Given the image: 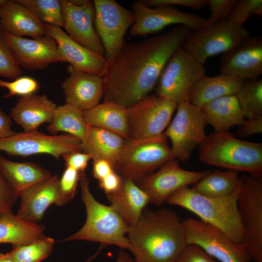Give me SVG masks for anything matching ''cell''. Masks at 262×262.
Returning a JSON list of instances; mask_svg holds the SVG:
<instances>
[{"label": "cell", "instance_id": "6da1fadb", "mask_svg": "<svg viewBox=\"0 0 262 262\" xmlns=\"http://www.w3.org/2000/svg\"><path fill=\"white\" fill-rule=\"evenodd\" d=\"M191 31L180 25L141 41L125 43L102 77L103 102L127 109L149 95L166 64Z\"/></svg>", "mask_w": 262, "mask_h": 262}, {"label": "cell", "instance_id": "7a4b0ae2", "mask_svg": "<svg viewBox=\"0 0 262 262\" xmlns=\"http://www.w3.org/2000/svg\"><path fill=\"white\" fill-rule=\"evenodd\" d=\"M127 237L135 262H174L187 245L182 221L165 208H146Z\"/></svg>", "mask_w": 262, "mask_h": 262}, {"label": "cell", "instance_id": "3957f363", "mask_svg": "<svg viewBox=\"0 0 262 262\" xmlns=\"http://www.w3.org/2000/svg\"><path fill=\"white\" fill-rule=\"evenodd\" d=\"M243 181L231 194L227 196H204L186 186L171 194L165 203L182 207L193 213L199 219L219 228L235 242L244 246V232L237 206Z\"/></svg>", "mask_w": 262, "mask_h": 262}, {"label": "cell", "instance_id": "277c9868", "mask_svg": "<svg viewBox=\"0 0 262 262\" xmlns=\"http://www.w3.org/2000/svg\"><path fill=\"white\" fill-rule=\"evenodd\" d=\"M80 181L82 200L86 211V221L79 231L63 241L85 240L98 242L105 246L115 245L120 249L130 250L127 237L130 226L111 205L96 200L90 190L85 174Z\"/></svg>", "mask_w": 262, "mask_h": 262}, {"label": "cell", "instance_id": "5b68a950", "mask_svg": "<svg viewBox=\"0 0 262 262\" xmlns=\"http://www.w3.org/2000/svg\"><path fill=\"white\" fill-rule=\"evenodd\" d=\"M198 158L209 165L262 175V143L237 138L229 131L206 135L199 145Z\"/></svg>", "mask_w": 262, "mask_h": 262}, {"label": "cell", "instance_id": "8992f818", "mask_svg": "<svg viewBox=\"0 0 262 262\" xmlns=\"http://www.w3.org/2000/svg\"><path fill=\"white\" fill-rule=\"evenodd\" d=\"M174 158L164 133L150 138L128 139L125 141L115 170L122 178L137 184Z\"/></svg>", "mask_w": 262, "mask_h": 262}, {"label": "cell", "instance_id": "52a82bcc", "mask_svg": "<svg viewBox=\"0 0 262 262\" xmlns=\"http://www.w3.org/2000/svg\"><path fill=\"white\" fill-rule=\"evenodd\" d=\"M248 36L243 26L226 19L191 31L182 47L204 65L209 58L231 50Z\"/></svg>", "mask_w": 262, "mask_h": 262}, {"label": "cell", "instance_id": "ba28073f", "mask_svg": "<svg viewBox=\"0 0 262 262\" xmlns=\"http://www.w3.org/2000/svg\"><path fill=\"white\" fill-rule=\"evenodd\" d=\"M205 75L204 65L181 47L163 70L155 88V94L177 104L188 101L192 87Z\"/></svg>", "mask_w": 262, "mask_h": 262}, {"label": "cell", "instance_id": "9c48e42d", "mask_svg": "<svg viewBox=\"0 0 262 262\" xmlns=\"http://www.w3.org/2000/svg\"><path fill=\"white\" fill-rule=\"evenodd\" d=\"M237 206L244 247L252 260L262 262V175L245 176Z\"/></svg>", "mask_w": 262, "mask_h": 262}, {"label": "cell", "instance_id": "30bf717a", "mask_svg": "<svg viewBox=\"0 0 262 262\" xmlns=\"http://www.w3.org/2000/svg\"><path fill=\"white\" fill-rule=\"evenodd\" d=\"M208 124L201 108L188 101L178 104L175 115L164 132L171 142L173 156L186 162L193 149L205 139Z\"/></svg>", "mask_w": 262, "mask_h": 262}, {"label": "cell", "instance_id": "8fae6325", "mask_svg": "<svg viewBox=\"0 0 262 262\" xmlns=\"http://www.w3.org/2000/svg\"><path fill=\"white\" fill-rule=\"evenodd\" d=\"M187 245L200 247L219 262H250L244 246L235 242L219 228L202 220H182Z\"/></svg>", "mask_w": 262, "mask_h": 262}, {"label": "cell", "instance_id": "7c38bea8", "mask_svg": "<svg viewBox=\"0 0 262 262\" xmlns=\"http://www.w3.org/2000/svg\"><path fill=\"white\" fill-rule=\"evenodd\" d=\"M95 27L105 49L108 65L120 51L124 36L135 20L133 12L114 0H94Z\"/></svg>", "mask_w": 262, "mask_h": 262}, {"label": "cell", "instance_id": "4fadbf2b", "mask_svg": "<svg viewBox=\"0 0 262 262\" xmlns=\"http://www.w3.org/2000/svg\"><path fill=\"white\" fill-rule=\"evenodd\" d=\"M0 150L12 156H28L34 154H50L58 159L73 152H82L84 147L78 138L67 134L47 135L38 131L16 132L0 139Z\"/></svg>", "mask_w": 262, "mask_h": 262}, {"label": "cell", "instance_id": "5bb4252c", "mask_svg": "<svg viewBox=\"0 0 262 262\" xmlns=\"http://www.w3.org/2000/svg\"><path fill=\"white\" fill-rule=\"evenodd\" d=\"M177 105L154 94L148 95L127 109L129 139L147 138L163 134Z\"/></svg>", "mask_w": 262, "mask_h": 262}, {"label": "cell", "instance_id": "9a60e30c", "mask_svg": "<svg viewBox=\"0 0 262 262\" xmlns=\"http://www.w3.org/2000/svg\"><path fill=\"white\" fill-rule=\"evenodd\" d=\"M131 8L135 20L129 33L132 36H147L172 24L185 25L194 31L204 26L207 20L206 18L181 11L172 5L160 4L150 7L142 0H135Z\"/></svg>", "mask_w": 262, "mask_h": 262}, {"label": "cell", "instance_id": "2e32d148", "mask_svg": "<svg viewBox=\"0 0 262 262\" xmlns=\"http://www.w3.org/2000/svg\"><path fill=\"white\" fill-rule=\"evenodd\" d=\"M210 171L184 169L180 166L178 160L174 158L137 184L147 194L149 203L161 206L165 203L171 194L183 187L194 184Z\"/></svg>", "mask_w": 262, "mask_h": 262}, {"label": "cell", "instance_id": "e0dca14e", "mask_svg": "<svg viewBox=\"0 0 262 262\" xmlns=\"http://www.w3.org/2000/svg\"><path fill=\"white\" fill-rule=\"evenodd\" d=\"M64 27L75 41L100 55L105 49L95 27V8L89 0H61ZM105 57V56H104Z\"/></svg>", "mask_w": 262, "mask_h": 262}, {"label": "cell", "instance_id": "ac0fdd59", "mask_svg": "<svg viewBox=\"0 0 262 262\" xmlns=\"http://www.w3.org/2000/svg\"><path fill=\"white\" fill-rule=\"evenodd\" d=\"M0 37L9 47L21 68L42 70L59 62L56 42L47 35L29 39L2 31Z\"/></svg>", "mask_w": 262, "mask_h": 262}, {"label": "cell", "instance_id": "d6986e66", "mask_svg": "<svg viewBox=\"0 0 262 262\" xmlns=\"http://www.w3.org/2000/svg\"><path fill=\"white\" fill-rule=\"evenodd\" d=\"M46 34L57 44L59 62H67L83 72L103 77L108 63L100 55L81 45L72 39L62 28L44 24Z\"/></svg>", "mask_w": 262, "mask_h": 262}, {"label": "cell", "instance_id": "ffe728a7", "mask_svg": "<svg viewBox=\"0 0 262 262\" xmlns=\"http://www.w3.org/2000/svg\"><path fill=\"white\" fill-rule=\"evenodd\" d=\"M220 74L244 80H255L262 73V37L248 36L231 50L222 55Z\"/></svg>", "mask_w": 262, "mask_h": 262}, {"label": "cell", "instance_id": "44dd1931", "mask_svg": "<svg viewBox=\"0 0 262 262\" xmlns=\"http://www.w3.org/2000/svg\"><path fill=\"white\" fill-rule=\"evenodd\" d=\"M59 181L57 175L51 176L22 193L16 215L26 222L37 224L51 204L62 206L66 204Z\"/></svg>", "mask_w": 262, "mask_h": 262}, {"label": "cell", "instance_id": "7402d4cb", "mask_svg": "<svg viewBox=\"0 0 262 262\" xmlns=\"http://www.w3.org/2000/svg\"><path fill=\"white\" fill-rule=\"evenodd\" d=\"M69 74L62 84L66 104L84 111L96 106L102 98V77L83 72L69 65Z\"/></svg>", "mask_w": 262, "mask_h": 262}, {"label": "cell", "instance_id": "603a6c76", "mask_svg": "<svg viewBox=\"0 0 262 262\" xmlns=\"http://www.w3.org/2000/svg\"><path fill=\"white\" fill-rule=\"evenodd\" d=\"M2 31L12 35L34 38L45 35V25L17 0H0Z\"/></svg>", "mask_w": 262, "mask_h": 262}, {"label": "cell", "instance_id": "cb8c5ba5", "mask_svg": "<svg viewBox=\"0 0 262 262\" xmlns=\"http://www.w3.org/2000/svg\"><path fill=\"white\" fill-rule=\"evenodd\" d=\"M57 107L46 95L32 94L18 100L11 109L10 116L24 132H33L43 123L51 122Z\"/></svg>", "mask_w": 262, "mask_h": 262}, {"label": "cell", "instance_id": "d4e9b609", "mask_svg": "<svg viewBox=\"0 0 262 262\" xmlns=\"http://www.w3.org/2000/svg\"><path fill=\"white\" fill-rule=\"evenodd\" d=\"M110 205L123 218L130 226L140 219L149 203L147 194L133 180L122 178L120 186L114 193L106 195Z\"/></svg>", "mask_w": 262, "mask_h": 262}, {"label": "cell", "instance_id": "484cf974", "mask_svg": "<svg viewBox=\"0 0 262 262\" xmlns=\"http://www.w3.org/2000/svg\"><path fill=\"white\" fill-rule=\"evenodd\" d=\"M0 170L18 198L26 190L51 176L49 170L34 163L13 162L1 155Z\"/></svg>", "mask_w": 262, "mask_h": 262}, {"label": "cell", "instance_id": "4316f807", "mask_svg": "<svg viewBox=\"0 0 262 262\" xmlns=\"http://www.w3.org/2000/svg\"><path fill=\"white\" fill-rule=\"evenodd\" d=\"M245 80L230 75L220 74L199 79L192 87L188 101L201 108L207 103L215 99L235 95Z\"/></svg>", "mask_w": 262, "mask_h": 262}, {"label": "cell", "instance_id": "83f0119b", "mask_svg": "<svg viewBox=\"0 0 262 262\" xmlns=\"http://www.w3.org/2000/svg\"><path fill=\"white\" fill-rule=\"evenodd\" d=\"M201 109L208 124L211 125L216 132L229 131L231 128L239 126L245 119L235 95L213 100Z\"/></svg>", "mask_w": 262, "mask_h": 262}, {"label": "cell", "instance_id": "f1b7e54d", "mask_svg": "<svg viewBox=\"0 0 262 262\" xmlns=\"http://www.w3.org/2000/svg\"><path fill=\"white\" fill-rule=\"evenodd\" d=\"M83 113L89 127L109 131L129 139L126 109L112 102H103Z\"/></svg>", "mask_w": 262, "mask_h": 262}, {"label": "cell", "instance_id": "f546056e", "mask_svg": "<svg viewBox=\"0 0 262 262\" xmlns=\"http://www.w3.org/2000/svg\"><path fill=\"white\" fill-rule=\"evenodd\" d=\"M125 140L112 131L89 127L84 152L88 153L93 161H108L115 169Z\"/></svg>", "mask_w": 262, "mask_h": 262}, {"label": "cell", "instance_id": "4dcf8cb0", "mask_svg": "<svg viewBox=\"0 0 262 262\" xmlns=\"http://www.w3.org/2000/svg\"><path fill=\"white\" fill-rule=\"evenodd\" d=\"M44 230L43 225L26 222L11 211L0 217V244L31 243L44 237Z\"/></svg>", "mask_w": 262, "mask_h": 262}, {"label": "cell", "instance_id": "1f68e13d", "mask_svg": "<svg viewBox=\"0 0 262 262\" xmlns=\"http://www.w3.org/2000/svg\"><path fill=\"white\" fill-rule=\"evenodd\" d=\"M89 128L83 111L66 103L57 107L47 129L52 135L63 131L78 138L84 150Z\"/></svg>", "mask_w": 262, "mask_h": 262}, {"label": "cell", "instance_id": "d6a6232c", "mask_svg": "<svg viewBox=\"0 0 262 262\" xmlns=\"http://www.w3.org/2000/svg\"><path fill=\"white\" fill-rule=\"evenodd\" d=\"M244 177H240L239 171L234 170L210 171L190 188L194 192L204 196L225 197L231 194L237 189Z\"/></svg>", "mask_w": 262, "mask_h": 262}, {"label": "cell", "instance_id": "836d02e7", "mask_svg": "<svg viewBox=\"0 0 262 262\" xmlns=\"http://www.w3.org/2000/svg\"><path fill=\"white\" fill-rule=\"evenodd\" d=\"M245 118L262 117V80H245L235 94Z\"/></svg>", "mask_w": 262, "mask_h": 262}, {"label": "cell", "instance_id": "e575fe53", "mask_svg": "<svg viewBox=\"0 0 262 262\" xmlns=\"http://www.w3.org/2000/svg\"><path fill=\"white\" fill-rule=\"evenodd\" d=\"M43 24L64 27L61 0H17Z\"/></svg>", "mask_w": 262, "mask_h": 262}, {"label": "cell", "instance_id": "d590c367", "mask_svg": "<svg viewBox=\"0 0 262 262\" xmlns=\"http://www.w3.org/2000/svg\"><path fill=\"white\" fill-rule=\"evenodd\" d=\"M54 240L44 236L31 243L13 246L8 253L16 262H42L51 253Z\"/></svg>", "mask_w": 262, "mask_h": 262}, {"label": "cell", "instance_id": "8d00e7d4", "mask_svg": "<svg viewBox=\"0 0 262 262\" xmlns=\"http://www.w3.org/2000/svg\"><path fill=\"white\" fill-rule=\"evenodd\" d=\"M254 15L262 16V0H239L235 2L227 19L243 27L247 19Z\"/></svg>", "mask_w": 262, "mask_h": 262}, {"label": "cell", "instance_id": "74e56055", "mask_svg": "<svg viewBox=\"0 0 262 262\" xmlns=\"http://www.w3.org/2000/svg\"><path fill=\"white\" fill-rule=\"evenodd\" d=\"M22 73L12 51L0 37V77L14 80L22 76Z\"/></svg>", "mask_w": 262, "mask_h": 262}, {"label": "cell", "instance_id": "f35d334b", "mask_svg": "<svg viewBox=\"0 0 262 262\" xmlns=\"http://www.w3.org/2000/svg\"><path fill=\"white\" fill-rule=\"evenodd\" d=\"M38 86L37 82L29 76H21L11 82L0 80V87L6 88L8 91L7 94L3 95L5 98L14 96L22 97L34 94Z\"/></svg>", "mask_w": 262, "mask_h": 262}, {"label": "cell", "instance_id": "ab89813d", "mask_svg": "<svg viewBox=\"0 0 262 262\" xmlns=\"http://www.w3.org/2000/svg\"><path fill=\"white\" fill-rule=\"evenodd\" d=\"M84 174L70 167H66L64 170L59 183L62 195L66 203L74 197L78 182Z\"/></svg>", "mask_w": 262, "mask_h": 262}, {"label": "cell", "instance_id": "60d3db41", "mask_svg": "<svg viewBox=\"0 0 262 262\" xmlns=\"http://www.w3.org/2000/svg\"><path fill=\"white\" fill-rule=\"evenodd\" d=\"M236 1V0H209L207 6H209L211 14L209 18H207L204 26L227 19Z\"/></svg>", "mask_w": 262, "mask_h": 262}, {"label": "cell", "instance_id": "b9f144b4", "mask_svg": "<svg viewBox=\"0 0 262 262\" xmlns=\"http://www.w3.org/2000/svg\"><path fill=\"white\" fill-rule=\"evenodd\" d=\"M174 262H217L200 247L195 244L187 245Z\"/></svg>", "mask_w": 262, "mask_h": 262}, {"label": "cell", "instance_id": "7bdbcfd3", "mask_svg": "<svg viewBox=\"0 0 262 262\" xmlns=\"http://www.w3.org/2000/svg\"><path fill=\"white\" fill-rule=\"evenodd\" d=\"M18 198L0 170V217L11 211Z\"/></svg>", "mask_w": 262, "mask_h": 262}, {"label": "cell", "instance_id": "ee69618b", "mask_svg": "<svg viewBox=\"0 0 262 262\" xmlns=\"http://www.w3.org/2000/svg\"><path fill=\"white\" fill-rule=\"evenodd\" d=\"M142 1L145 5L150 7L160 4H165L173 6H180L188 7L197 10L207 6L209 0H143Z\"/></svg>", "mask_w": 262, "mask_h": 262}, {"label": "cell", "instance_id": "f6af8a7d", "mask_svg": "<svg viewBox=\"0 0 262 262\" xmlns=\"http://www.w3.org/2000/svg\"><path fill=\"white\" fill-rule=\"evenodd\" d=\"M62 157L64 158L66 167L73 168L82 173H84L89 161L91 159V156L84 152H70Z\"/></svg>", "mask_w": 262, "mask_h": 262}, {"label": "cell", "instance_id": "bcb514c9", "mask_svg": "<svg viewBox=\"0 0 262 262\" xmlns=\"http://www.w3.org/2000/svg\"><path fill=\"white\" fill-rule=\"evenodd\" d=\"M262 132V117L245 119L239 126L236 136L246 138L253 134Z\"/></svg>", "mask_w": 262, "mask_h": 262}, {"label": "cell", "instance_id": "7dc6e473", "mask_svg": "<svg viewBox=\"0 0 262 262\" xmlns=\"http://www.w3.org/2000/svg\"><path fill=\"white\" fill-rule=\"evenodd\" d=\"M122 180V177L115 170L102 180L99 181L98 186L106 195L109 194L118 189L121 185Z\"/></svg>", "mask_w": 262, "mask_h": 262}, {"label": "cell", "instance_id": "c3c4849f", "mask_svg": "<svg viewBox=\"0 0 262 262\" xmlns=\"http://www.w3.org/2000/svg\"><path fill=\"white\" fill-rule=\"evenodd\" d=\"M115 170L113 165L105 160L93 161L92 174L98 181Z\"/></svg>", "mask_w": 262, "mask_h": 262}, {"label": "cell", "instance_id": "681fc988", "mask_svg": "<svg viewBox=\"0 0 262 262\" xmlns=\"http://www.w3.org/2000/svg\"><path fill=\"white\" fill-rule=\"evenodd\" d=\"M11 117L0 108V139L8 137L16 132L11 129Z\"/></svg>", "mask_w": 262, "mask_h": 262}, {"label": "cell", "instance_id": "f907efd6", "mask_svg": "<svg viewBox=\"0 0 262 262\" xmlns=\"http://www.w3.org/2000/svg\"><path fill=\"white\" fill-rule=\"evenodd\" d=\"M116 262H134V260L124 249H120Z\"/></svg>", "mask_w": 262, "mask_h": 262}, {"label": "cell", "instance_id": "816d5d0a", "mask_svg": "<svg viewBox=\"0 0 262 262\" xmlns=\"http://www.w3.org/2000/svg\"><path fill=\"white\" fill-rule=\"evenodd\" d=\"M0 262H16L8 252L0 253Z\"/></svg>", "mask_w": 262, "mask_h": 262}, {"label": "cell", "instance_id": "f5cc1de1", "mask_svg": "<svg viewBox=\"0 0 262 262\" xmlns=\"http://www.w3.org/2000/svg\"><path fill=\"white\" fill-rule=\"evenodd\" d=\"M102 248V247L100 246L98 250L91 257H90L85 262H91L93 260H94L99 253L101 249Z\"/></svg>", "mask_w": 262, "mask_h": 262}, {"label": "cell", "instance_id": "db71d44e", "mask_svg": "<svg viewBox=\"0 0 262 262\" xmlns=\"http://www.w3.org/2000/svg\"><path fill=\"white\" fill-rule=\"evenodd\" d=\"M2 31V28H1V24H0V33Z\"/></svg>", "mask_w": 262, "mask_h": 262}]
</instances>
